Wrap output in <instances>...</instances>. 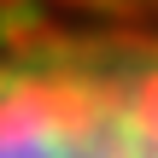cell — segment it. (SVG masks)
Returning <instances> with one entry per match:
<instances>
[{"mask_svg": "<svg viewBox=\"0 0 158 158\" xmlns=\"http://www.w3.org/2000/svg\"><path fill=\"white\" fill-rule=\"evenodd\" d=\"M0 158H158V23H94L0 53Z\"/></svg>", "mask_w": 158, "mask_h": 158, "instance_id": "obj_1", "label": "cell"}, {"mask_svg": "<svg viewBox=\"0 0 158 158\" xmlns=\"http://www.w3.org/2000/svg\"><path fill=\"white\" fill-rule=\"evenodd\" d=\"M76 18H100V23H158V0H41Z\"/></svg>", "mask_w": 158, "mask_h": 158, "instance_id": "obj_2", "label": "cell"}]
</instances>
